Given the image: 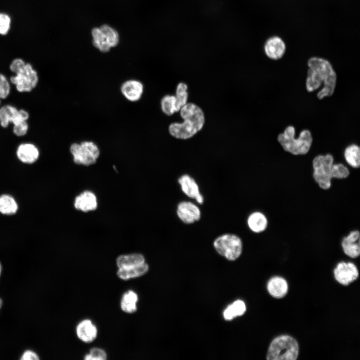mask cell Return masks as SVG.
<instances>
[{
	"instance_id": "1",
	"label": "cell",
	"mask_w": 360,
	"mask_h": 360,
	"mask_svg": "<svg viewBox=\"0 0 360 360\" xmlns=\"http://www.w3.org/2000/svg\"><path fill=\"white\" fill-rule=\"evenodd\" d=\"M308 69L306 86L308 92L324 87L318 92L317 97L321 100L332 96L336 83V74L332 65L328 60L318 57H312L308 62Z\"/></svg>"
},
{
	"instance_id": "2",
	"label": "cell",
	"mask_w": 360,
	"mask_h": 360,
	"mask_svg": "<svg viewBox=\"0 0 360 360\" xmlns=\"http://www.w3.org/2000/svg\"><path fill=\"white\" fill-rule=\"evenodd\" d=\"M180 112L183 122L172 123L168 132L176 138L187 140L202 128L205 122L204 113L200 106L192 102H187Z\"/></svg>"
},
{
	"instance_id": "3",
	"label": "cell",
	"mask_w": 360,
	"mask_h": 360,
	"mask_svg": "<svg viewBox=\"0 0 360 360\" xmlns=\"http://www.w3.org/2000/svg\"><path fill=\"white\" fill-rule=\"evenodd\" d=\"M312 166L313 178L319 187L324 190L330 188L332 178L344 179L350 174L348 168L343 164H334V157L330 154L315 156Z\"/></svg>"
},
{
	"instance_id": "4",
	"label": "cell",
	"mask_w": 360,
	"mask_h": 360,
	"mask_svg": "<svg viewBox=\"0 0 360 360\" xmlns=\"http://www.w3.org/2000/svg\"><path fill=\"white\" fill-rule=\"evenodd\" d=\"M296 130L292 126L286 128L283 133L278 136V141L283 149L293 155H304L310 150L312 137L308 130H302L297 138H294Z\"/></svg>"
},
{
	"instance_id": "5",
	"label": "cell",
	"mask_w": 360,
	"mask_h": 360,
	"mask_svg": "<svg viewBox=\"0 0 360 360\" xmlns=\"http://www.w3.org/2000/svg\"><path fill=\"white\" fill-rule=\"evenodd\" d=\"M16 75L10 78L12 83L16 86L20 92H30L34 88L38 82L37 72L30 64L26 63L20 58L14 60L10 66Z\"/></svg>"
},
{
	"instance_id": "6",
	"label": "cell",
	"mask_w": 360,
	"mask_h": 360,
	"mask_svg": "<svg viewBox=\"0 0 360 360\" xmlns=\"http://www.w3.org/2000/svg\"><path fill=\"white\" fill-rule=\"evenodd\" d=\"M298 353L299 346L296 340L289 335L284 334L272 341L266 358L268 360H296Z\"/></svg>"
},
{
	"instance_id": "7",
	"label": "cell",
	"mask_w": 360,
	"mask_h": 360,
	"mask_svg": "<svg viewBox=\"0 0 360 360\" xmlns=\"http://www.w3.org/2000/svg\"><path fill=\"white\" fill-rule=\"evenodd\" d=\"M216 252L228 260H234L241 255L242 242L241 238L233 233H224L218 236L213 242Z\"/></svg>"
},
{
	"instance_id": "8",
	"label": "cell",
	"mask_w": 360,
	"mask_h": 360,
	"mask_svg": "<svg viewBox=\"0 0 360 360\" xmlns=\"http://www.w3.org/2000/svg\"><path fill=\"white\" fill-rule=\"evenodd\" d=\"M28 112L24 110H18L16 108L6 105L0 108V124L2 127L6 128L10 122L14 124L13 132L17 136H23L28 130L26 120Z\"/></svg>"
},
{
	"instance_id": "9",
	"label": "cell",
	"mask_w": 360,
	"mask_h": 360,
	"mask_svg": "<svg viewBox=\"0 0 360 360\" xmlns=\"http://www.w3.org/2000/svg\"><path fill=\"white\" fill-rule=\"evenodd\" d=\"M70 152L75 164L86 166L96 163L100 154L97 145L91 141L72 144L70 146Z\"/></svg>"
},
{
	"instance_id": "10",
	"label": "cell",
	"mask_w": 360,
	"mask_h": 360,
	"mask_svg": "<svg viewBox=\"0 0 360 360\" xmlns=\"http://www.w3.org/2000/svg\"><path fill=\"white\" fill-rule=\"evenodd\" d=\"M176 214L180 220L186 224L199 221L202 216L200 207L196 203L190 200L180 202L176 206Z\"/></svg>"
},
{
	"instance_id": "11",
	"label": "cell",
	"mask_w": 360,
	"mask_h": 360,
	"mask_svg": "<svg viewBox=\"0 0 360 360\" xmlns=\"http://www.w3.org/2000/svg\"><path fill=\"white\" fill-rule=\"evenodd\" d=\"M178 182L182 192L188 198L195 200L198 204L204 202V197L200 192V186L196 180L190 175L184 174L178 178Z\"/></svg>"
},
{
	"instance_id": "12",
	"label": "cell",
	"mask_w": 360,
	"mask_h": 360,
	"mask_svg": "<svg viewBox=\"0 0 360 360\" xmlns=\"http://www.w3.org/2000/svg\"><path fill=\"white\" fill-rule=\"evenodd\" d=\"M336 280L343 286H348L356 280L358 271L352 262H341L338 264L334 271Z\"/></svg>"
},
{
	"instance_id": "13",
	"label": "cell",
	"mask_w": 360,
	"mask_h": 360,
	"mask_svg": "<svg viewBox=\"0 0 360 360\" xmlns=\"http://www.w3.org/2000/svg\"><path fill=\"white\" fill-rule=\"evenodd\" d=\"M286 50L284 42L278 36H274L268 38L264 46V50L266 56L273 60L280 59L284 56Z\"/></svg>"
},
{
	"instance_id": "14",
	"label": "cell",
	"mask_w": 360,
	"mask_h": 360,
	"mask_svg": "<svg viewBox=\"0 0 360 360\" xmlns=\"http://www.w3.org/2000/svg\"><path fill=\"white\" fill-rule=\"evenodd\" d=\"M360 232L358 230L350 232L342 241L344 253L348 256L355 258L360 254Z\"/></svg>"
},
{
	"instance_id": "15",
	"label": "cell",
	"mask_w": 360,
	"mask_h": 360,
	"mask_svg": "<svg viewBox=\"0 0 360 360\" xmlns=\"http://www.w3.org/2000/svg\"><path fill=\"white\" fill-rule=\"evenodd\" d=\"M74 206L83 212L94 210L98 207L96 197L92 192L85 190L75 198Z\"/></svg>"
},
{
	"instance_id": "16",
	"label": "cell",
	"mask_w": 360,
	"mask_h": 360,
	"mask_svg": "<svg viewBox=\"0 0 360 360\" xmlns=\"http://www.w3.org/2000/svg\"><path fill=\"white\" fill-rule=\"evenodd\" d=\"M123 96L130 102L140 100L144 92L143 84L139 80H130L124 82L120 86Z\"/></svg>"
},
{
	"instance_id": "17",
	"label": "cell",
	"mask_w": 360,
	"mask_h": 360,
	"mask_svg": "<svg viewBox=\"0 0 360 360\" xmlns=\"http://www.w3.org/2000/svg\"><path fill=\"white\" fill-rule=\"evenodd\" d=\"M266 288L269 294L276 298L285 296L288 290L286 280L284 278L278 276L270 278L268 282Z\"/></svg>"
},
{
	"instance_id": "18",
	"label": "cell",
	"mask_w": 360,
	"mask_h": 360,
	"mask_svg": "<svg viewBox=\"0 0 360 360\" xmlns=\"http://www.w3.org/2000/svg\"><path fill=\"white\" fill-rule=\"evenodd\" d=\"M16 156L22 162L30 164L34 162L38 159L39 151L33 144L24 143L18 146Z\"/></svg>"
},
{
	"instance_id": "19",
	"label": "cell",
	"mask_w": 360,
	"mask_h": 360,
	"mask_svg": "<svg viewBox=\"0 0 360 360\" xmlns=\"http://www.w3.org/2000/svg\"><path fill=\"white\" fill-rule=\"evenodd\" d=\"M248 228L253 232L258 234L264 232L268 226V220L262 212L256 211L250 213L246 219Z\"/></svg>"
},
{
	"instance_id": "20",
	"label": "cell",
	"mask_w": 360,
	"mask_h": 360,
	"mask_svg": "<svg viewBox=\"0 0 360 360\" xmlns=\"http://www.w3.org/2000/svg\"><path fill=\"white\" fill-rule=\"evenodd\" d=\"M78 338L85 342L93 341L97 335V329L89 320L82 321L76 327Z\"/></svg>"
},
{
	"instance_id": "21",
	"label": "cell",
	"mask_w": 360,
	"mask_h": 360,
	"mask_svg": "<svg viewBox=\"0 0 360 360\" xmlns=\"http://www.w3.org/2000/svg\"><path fill=\"white\" fill-rule=\"evenodd\" d=\"M144 262L145 258L140 254L120 255L116 258V265L119 268L133 267Z\"/></svg>"
},
{
	"instance_id": "22",
	"label": "cell",
	"mask_w": 360,
	"mask_h": 360,
	"mask_svg": "<svg viewBox=\"0 0 360 360\" xmlns=\"http://www.w3.org/2000/svg\"><path fill=\"white\" fill-rule=\"evenodd\" d=\"M148 270V264L144 262L142 264L124 268H119L117 272L118 276L124 280L140 276Z\"/></svg>"
},
{
	"instance_id": "23",
	"label": "cell",
	"mask_w": 360,
	"mask_h": 360,
	"mask_svg": "<svg viewBox=\"0 0 360 360\" xmlns=\"http://www.w3.org/2000/svg\"><path fill=\"white\" fill-rule=\"evenodd\" d=\"M344 157L347 164L355 168L360 166V148L356 144L347 146L344 151Z\"/></svg>"
},
{
	"instance_id": "24",
	"label": "cell",
	"mask_w": 360,
	"mask_h": 360,
	"mask_svg": "<svg viewBox=\"0 0 360 360\" xmlns=\"http://www.w3.org/2000/svg\"><path fill=\"white\" fill-rule=\"evenodd\" d=\"M18 209V204L12 196L6 194L0 196V213L12 215L16 212Z\"/></svg>"
},
{
	"instance_id": "25",
	"label": "cell",
	"mask_w": 360,
	"mask_h": 360,
	"mask_svg": "<svg viewBox=\"0 0 360 360\" xmlns=\"http://www.w3.org/2000/svg\"><path fill=\"white\" fill-rule=\"evenodd\" d=\"M138 300L137 294L132 290L125 292L120 302L122 310L128 313H132L136 310V302Z\"/></svg>"
},
{
	"instance_id": "26",
	"label": "cell",
	"mask_w": 360,
	"mask_h": 360,
	"mask_svg": "<svg viewBox=\"0 0 360 360\" xmlns=\"http://www.w3.org/2000/svg\"><path fill=\"white\" fill-rule=\"evenodd\" d=\"M92 34L93 44L96 48L102 52H106L110 50L111 47L100 28H94L92 30Z\"/></svg>"
},
{
	"instance_id": "27",
	"label": "cell",
	"mask_w": 360,
	"mask_h": 360,
	"mask_svg": "<svg viewBox=\"0 0 360 360\" xmlns=\"http://www.w3.org/2000/svg\"><path fill=\"white\" fill-rule=\"evenodd\" d=\"M246 310L244 302L242 300H238L224 310V317L226 320H230L236 316L242 315Z\"/></svg>"
},
{
	"instance_id": "28",
	"label": "cell",
	"mask_w": 360,
	"mask_h": 360,
	"mask_svg": "<svg viewBox=\"0 0 360 360\" xmlns=\"http://www.w3.org/2000/svg\"><path fill=\"white\" fill-rule=\"evenodd\" d=\"M161 109L162 112L168 116L180 112L178 106L176 97L174 95H166L160 101Z\"/></svg>"
},
{
	"instance_id": "29",
	"label": "cell",
	"mask_w": 360,
	"mask_h": 360,
	"mask_svg": "<svg viewBox=\"0 0 360 360\" xmlns=\"http://www.w3.org/2000/svg\"><path fill=\"white\" fill-rule=\"evenodd\" d=\"M187 90L188 86L184 82H180L176 86L175 96L180 110L188 102V92Z\"/></svg>"
},
{
	"instance_id": "30",
	"label": "cell",
	"mask_w": 360,
	"mask_h": 360,
	"mask_svg": "<svg viewBox=\"0 0 360 360\" xmlns=\"http://www.w3.org/2000/svg\"><path fill=\"white\" fill-rule=\"evenodd\" d=\"M100 28L104 35L111 48L117 46L119 42V36L115 30L107 24L102 26Z\"/></svg>"
},
{
	"instance_id": "31",
	"label": "cell",
	"mask_w": 360,
	"mask_h": 360,
	"mask_svg": "<svg viewBox=\"0 0 360 360\" xmlns=\"http://www.w3.org/2000/svg\"><path fill=\"white\" fill-rule=\"evenodd\" d=\"M11 25L10 16L6 12H0V35H7L11 28Z\"/></svg>"
},
{
	"instance_id": "32",
	"label": "cell",
	"mask_w": 360,
	"mask_h": 360,
	"mask_svg": "<svg viewBox=\"0 0 360 360\" xmlns=\"http://www.w3.org/2000/svg\"><path fill=\"white\" fill-rule=\"evenodd\" d=\"M84 358L86 360H105L106 354L103 350L94 348L90 350V354H86Z\"/></svg>"
},
{
	"instance_id": "33",
	"label": "cell",
	"mask_w": 360,
	"mask_h": 360,
	"mask_svg": "<svg viewBox=\"0 0 360 360\" xmlns=\"http://www.w3.org/2000/svg\"><path fill=\"white\" fill-rule=\"evenodd\" d=\"M10 92V86L6 78L4 75L0 74V99L6 98L9 94Z\"/></svg>"
},
{
	"instance_id": "34",
	"label": "cell",
	"mask_w": 360,
	"mask_h": 360,
	"mask_svg": "<svg viewBox=\"0 0 360 360\" xmlns=\"http://www.w3.org/2000/svg\"><path fill=\"white\" fill-rule=\"evenodd\" d=\"M21 360H38L40 358L38 354L31 350L24 351L20 358Z\"/></svg>"
},
{
	"instance_id": "35",
	"label": "cell",
	"mask_w": 360,
	"mask_h": 360,
	"mask_svg": "<svg viewBox=\"0 0 360 360\" xmlns=\"http://www.w3.org/2000/svg\"><path fill=\"white\" fill-rule=\"evenodd\" d=\"M2 304H3L2 300L1 298H0V310L1 308L2 307Z\"/></svg>"
},
{
	"instance_id": "36",
	"label": "cell",
	"mask_w": 360,
	"mask_h": 360,
	"mask_svg": "<svg viewBox=\"0 0 360 360\" xmlns=\"http://www.w3.org/2000/svg\"><path fill=\"white\" fill-rule=\"evenodd\" d=\"M2 264H1V263H0V276L1 274H2Z\"/></svg>"
}]
</instances>
